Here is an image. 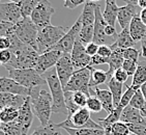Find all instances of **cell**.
Wrapping results in <instances>:
<instances>
[{
  "label": "cell",
  "instance_id": "obj_1",
  "mask_svg": "<svg viewBox=\"0 0 146 135\" xmlns=\"http://www.w3.org/2000/svg\"><path fill=\"white\" fill-rule=\"evenodd\" d=\"M48 84L38 85L29 92L32 110L34 116L40 122V126H47L51 123L50 118L53 113V99L50 93Z\"/></svg>",
  "mask_w": 146,
  "mask_h": 135
},
{
  "label": "cell",
  "instance_id": "obj_2",
  "mask_svg": "<svg viewBox=\"0 0 146 135\" xmlns=\"http://www.w3.org/2000/svg\"><path fill=\"white\" fill-rule=\"evenodd\" d=\"M42 76L47 81L50 93L52 95V99H53L52 111L53 113H62V114L68 116V108L65 105L64 90H63V86L58 78L56 69L52 68L49 71H47L45 74H42Z\"/></svg>",
  "mask_w": 146,
  "mask_h": 135
},
{
  "label": "cell",
  "instance_id": "obj_3",
  "mask_svg": "<svg viewBox=\"0 0 146 135\" xmlns=\"http://www.w3.org/2000/svg\"><path fill=\"white\" fill-rule=\"evenodd\" d=\"M11 52V60L9 65H4L5 69H34L36 65L39 53L30 46L22 44Z\"/></svg>",
  "mask_w": 146,
  "mask_h": 135
},
{
  "label": "cell",
  "instance_id": "obj_4",
  "mask_svg": "<svg viewBox=\"0 0 146 135\" xmlns=\"http://www.w3.org/2000/svg\"><path fill=\"white\" fill-rule=\"evenodd\" d=\"M68 28L63 26H54L49 25L44 28L38 29L37 33V51L39 54H42L50 51L56 45L57 43L64 37L68 32Z\"/></svg>",
  "mask_w": 146,
  "mask_h": 135
},
{
  "label": "cell",
  "instance_id": "obj_5",
  "mask_svg": "<svg viewBox=\"0 0 146 135\" xmlns=\"http://www.w3.org/2000/svg\"><path fill=\"white\" fill-rule=\"evenodd\" d=\"M6 70L9 72V78L14 79L19 84L28 88L29 92L38 85L47 84V81L34 69H11L9 68Z\"/></svg>",
  "mask_w": 146,
  "mask_h": 135
},
{
  "label": "cell",
  "instance_id": "obj_6",
  "mask_svg": "<svg viewBox=\"0 0 146 135\" xmlns=\"http://www.w3.org/2000/svg\"><path fill=\"white\" fill-rule=\"evenodd\" d=\"M14 31L18 39L27 46L37 50V33L38 28L31 21L30 18H22L17 24L14 25Z\"/></svg>",
  "mask_w": 146,
  "mask_h": 135
},
{
  "label": "cell",
  "instance_id": "obj_7",
  "mask_svg": "<svg viewBox=\"0 0 146 135\" xmlns=\"http://www.w3.org/2000/svg\"><path fill=\"white\" fill-rule=\"evenodd\" d=\"M92 67H86L80 70H76L66 86L63 88L64 92H82L90 97V79H91Z\"/></svg>",
  "mask_w": 146,
  "mask_h": 135
},
{
  "label": "cell",
  "instance_id": "obj_8",
  "mask_svg": "<svg viewBox=\"0 0 146 135\" xmlns=\"http://www.w3.org/2000/svg\"><path fill=\"white\" fill-rule=\"evenodd\" d=\"M54 11L55 9L49 0H42L33 9L30 19L36 25L37 28L42 29L46 26L51 25V18Z\"/></svg>",
  "mask_w": 146,
  "mask_h": 135
},
{
  "label": "cell",
  "instance_id": "obj_9",
  "mask_svg": "<svg viewBox=\"0 0 146 135\" xmlns=\"http://www.w3.org/2000/svg\"><path fill=\"white\" fill-rule=\"evenodd\" d=\"M82 28V21L81 18L79 17L75 24L68 30V32L65 33V35L62 37L56 45L54 46L51 50H58L62 53H70L73 50L75 43L78 39L79 34Z\"/></svg>",
  "mask_w": 146,
  "mask_h": 135
},
{
  "label": "cell",
  "instance_id": "obj_10",
  "mask_svg": "<svg viewBox=\"0 0 146 135\" xmlns=\"http://www.w3.org/2000/svg\"><path fill=\"white\" fill-rule=\"evenodd\" d=\"M107 22L103 17V13L101 11L100 4H96V21H94V35H93V42L98 45H108L111 46L115 43V39L106 35L105 29L107 26Z\"/></svg>",
  "mask_w": 146,
  "mask_h": 135
},
{
  "label": "cell",
  "instance_id": "obj_11",
  "mask_svg": "<svg viewBox=\"0 0 146 135\" xmlns=\"http://www.w3.org/2000/svg\"><path fill=\"white\" fill-rule=\"evenodd\" d=\"M90 111L84 107L80 108L74 112L73 114H68L66 120L61 123H59L58 127L64 129V128H72V129H81V128H86V125L90 120Z\"/></svg>",
  "mask_w": 146,
  "mask_h": 135
},
{
  "label": "cell",
  "instance_id": "obj_12",
  "mask_svg": "<svg viewBox=\"0 0 146 135\" xmlns=\"http://www.w3.org/2000/svg\"><path fill=\"white\" fill-rule=\"evenodd\" d=\"M55 69H56L59 80H60L62 86L64 88L70 81V77L73 76V74L76 71L73 65V61H72L70 53H63L61 58L59 59L58 62L55 65Z\"/></svg>",
  "mask_w": 146,
  "mask_h": 135
},
{
  "label": "cell",
  "instance_id": "obj_13",
  "mask_svg": "<svg viewBox=\"0 0 146 135\" xmlns=\"http://www.w3.org/2000/svg\"><path fill=\"white\" fill-rule=\"evenodd\" d=\"M62 55L63 53L58 50H50L45 53L39 54L37 63L34 68V70L40 75L45 74L47 71L56 65V63L58 62L59 59L61 58Z\"/></svg>",
  "mask_w": 146,
  "mask_h": 135
},
{
  "label": "cell",
  "instance_id": "obj_14",
  "mask_svg": "<svg viewBox=\"0 0 146 135\" xmlns=\"http://www.w3.org/2000/svg\"><path fill=\"white\" fill-rule=\"evenodd\" d=\"M33 110H32V105H31L30 97H27L24 102V104L19 108V114L16 120L17 124L21 127L24 135H28V131L30 129L32 121H33Z\"/></svg>",
  "mask_w": 146,
  "mask_h": 135
},
{
  "label": "cell",
  "instance_id": "obj_15",
  "mask_svg": "<svg viewBox=\"0 0 146 135\" xmlns=\"http://www.w3.org/2000/svg\"><path fill=\"white\" fill-rule=\"evenodd\" d=\"M70 57H72V61L76 70L89 67L91 62V56L87 54L85 45L82 42H80L79 39L76 41L73 50L70 52Z\"/></svg>",
  "mask_w": 146,
  "mask_h": 135
},
{
  "label": "cell",
  "instance_id": "obj_16",
  "mask_svg": "<svg viewBox=\"0 0 146 135\" xmlns=\"http://www.w3.org/2000/svg\"><path fill=\"white\" fill-rule=\"evenodd\" d=\"M22 18V11L19 4L11 1L6 3H0V20L4 22L17 24Z\"/></svg>",
  "mask_w": 146,
  "mask_h": 135
},
{
  "label": "cell",
  "instance_id": "obj_17",
  "mask_svg": "<svg viewBox=\"0 0 146 135\" xmlns=\"http://www.w3.org/2000/svg\"><path fill=\"white\" fill-rule=\"evenodd\" d=\"M0 93H7L18 96L28 97L29 90L22 86L9 77H0Z\"/></svg>",
  "mask_w": 146,
  "mask_h": 135
},
{
  "label": "cell",
  "instance_id": "obj_18",
  "mask_svg": "<svg viewBox=\"0 0 146 135\" xmlns=\"http://www.w3.org/2000/svg\"><path fill=\"white\" fill-rule=\"evenodd\" d=\"M139 9H140L139 6L132 5V4H125V5L119 7L117 15V22L119 23L121 29L129 27L133 18L135 17L136 15L140 14V13H138Z\"/></svg>",
  "mask_w": 146,
  "mask_h": 135
},
{
  "label": "cell",
  "instance_id": "obj_19",
  "mask_svg": "<svg viewBox=\"0 0 146 135\" xmlns=\"http://www.w3.org/2000/svg\"><path fill=\"white\" fill-rule=\"evenodd\" d=\"M90 95L91 96L94 95L101 101L103 108H104V110L107 111L108 114L115 109V106H114V103H113V96L110 90H101L98 86L92 87V88H90Z\"/></svg>",
  "mask_w": 146,
  "mask_h": 135
},
{
  "label": "cell",
  "instance_id": "obj_20",
  "mask_svg": "<svg viewBox=\"0 0 146 135\" xmlns=\"http://www.w3.org/2000/svg\"><path fill=\"white\" fill-rule=\"evenodd\" d=\"M120 121L125 124H146V118L141 114V111L132 106H127L123 108L121 113Z\"/></svg>",
  "mask_w": 146,
  "mask_h": 135
},
{
  "label": "cell",
  "instance_id": "obj_21",
  "mask_svg": "<svg viewBox=\"0 0 146 135\" xmlns=\"http://www.w3.org/2000/svg\"><path fill=\"white\" fill-rule=\"evenodd\" d=\"M122 110H123V108L118 105L115 109L113 110L112 112L108 114L107 118H98V120H96V121L98 122V124L104 128L105 135H110V132H111V126L114 125L115 123H117V122L120 121Z\"/></svg>",
  "mask_w": 146,
  "mask_h": 135
},
{
  "label": "cell",
  "instance_id": "obj_22",
  "mask_svg": "<svg viewBox=\"0 0 146 135\" xmlns=\"http://www.w3.org/2000/svg\"><path fill=\"white\" fill-rule=\"evenodd\" d=\"M129 30L135 42H141L143 39L144 35L146 33V25L142 22V20L140 18V14L136 15L135 17L133 18V20L131 21L129 25Z\"/></svg>",
  "mask_w": 146,
  "mask_h": 135
},
{
  "label": "cell",
  "instance_id": "obj_23",
  "mask_svg": "<svg viewBox=\"0 0 146 135\" xmlns=\"http://www.w3.org/2000/svg\"><path fill=\"white\" fill-rule=\"evenodd\" d=\"M146 82V58L140 56L138 61V68L135 75L133 76L132 83L129 86L135 90H140V87Z\"/></svg>",
  "mask_w": 146,
  "mask_h": 135
},
{
  "label": "cell",
  "instance_id": "obj_24",
  "mask_svg": "<svg viewBox=\"0 0 146 135\" xmlns=\"http://www.w3.org/2000/svg\"><path fill=\"white\" fill-rule=\"evenodd\" d=\"M27 97L18 96L13 94L0 93V110H2L5 107H15L19 109L25 102Z\"/></svg>",
  "mask_w": 146,
  "mask_h": 135
},
{
  "label": "cell",
  "instance_id": "obj_25",
  "mask_svg": "<svg viewBox=\"0 0 146 135\" xmlns=\"http://www.w3.org/2000/svg\"><path fill=\"white\" fill-rule=\"evenodd\" d=\"M136 45V42L133 39L132 35L129 33V27L124 29H121V31L118 33V37L116 39L115 43L111 45V49H116V48H119V49H127V48H132V47H135Z\"/></svg>",
  "mask_w": 146,
  "mask_h": 135
},
{
  "label": "cell",
  "instance_id": "obj_26",
  "mask_svg": "<svg viewBox=\"0 0 146 135\" xmlns=\"http://www.w3.org/2000/svg\"><path fill=\"white\" fill-rule=\"evenodd\" d=\"M112 55L109 57V61H108V65H109V70L107 71V74L109 76V79L112 78L115 71L122 68L123 65L124 58H123V54H122V49L116 48L113 49Z\"/></svg>",
  "mask_w": 146,
  "mask_h": 135
},
{
  "label": "cell",
  "instance_id": "obj_27",
  "mask_svg": "<svg viewBox=\"0 0 146 135\" xmlns=\"http://www.w3.org/2000/svg\"><path fill=\"white\" fill-rule=\"evenodd\" d=\"M118 11L119 7L116 3V0H106V7L103 11V17L107 24L115 26V23L117 22Z\"/></svg>",
  "mask_w": 146,
  "mask_h": 135
},
{
  "label": "cell",
  "instance_id": "obj_28",
  "mask_svg": "<svg viewBox=\"0 0 146 135\" xmlns=\"http://www.w3.org/2000/svg\"><path fill=\"white\" fill-rule=\"evenodd\" d=\"M96 4L94 2L86 1V3H84V9H83L81 16H80L82 21V26L94 25V21H96Z\"/></svg>",
  "mask_w": 146,
  "mask_h": 135
},
{
  "label": "cell",
  "instance_id": "obj_29",
  "mask_svg": "<svg viewBox=\"0 0 146 135\" xmlns=\"http://www.w3.org/2000/svg\"><path fill=\"white\" fill-rule=\"evenodd\" d=\"M108 87H109V90L111 92L113 96V103H114V106L116 107L119 105L121 100V97H122V92H123V83L117 81L114 77L109 79L108 81Z\"/></svg>",
  "mask_w": 146,
  "mask_h": 135
},
{
  "label": "cell",
  "instance_id": "obj_30",
  "mask_svg": "<svg viewBox=\"0 0 146 135\" xmlns=\"http://www.w3.org/2000/svg\"><path fill=\"white\" fill-rule=\"evenodd\" d=\"M30 135H65V134L62 131V128L58 127L57 124L50 123L47 126H40L38 128H36Z\"/></svg>",
  "mask_w": 146,
  "mask_h": 135
},
{
  "label": "cell",
  "instance_id": "obj_31",
  "mask_svg": "<svg viewBox=\"0 0 146 135\" xmlns=\"http://www.w3.org/2000/svg\"><path fill=\"white\" fill-rule=\"evenodd\" d=\"M109 80L107 72L103 70H96L92 67L91 69V79H90V88L104 84Z\"/></svg>",
  "mask_w": 146,
  "mask_h": 135
},
{
  "label": "cell",
  "instance_id": "obj_32",
  "mask_svg": "<svg viewBox=\"0 0 146 135\" xmlns=\"http://www.w3.org/2000/svg\"><path fill=\"white\" fill-rule=\"evenodd\" d=\"M19 109L15 107H5L0 110V120L2 123H11L17 120Z\"/></svg>",
  "mask_w": 146,
  "mask_h": 135
},
{
  "label": "cell",
  "instance_id": "obj_33",
  "mask_svg": "<svg viewBox=\"0 0 146 135\" xmlns=\"http://www.w3.org/2000/svg\"><path fill=\"white\" fill-rule=\"evenodd\" d=\"M64 130L70 135H105L104 130L98 129H87V128L72 129V128H64Z\"/></svg>",
  "mask_w": 146,
  "mask_h": 135
},
{
  "label": "cell",
  "instance_id": "obj_34",
  "mask_svg": "<svg viewBox=\"0 0 146 135\" xmlns=\"http://www.w3.org/2000/svg\"><path fill=\"white\" fill-rule=\"evenodd\" d=\"M42 0H24V2L21 5L23 18H30L33 9L36 7V5Z\"/></svg>",
  "mask_w": 146,
  "mask_h": 135
},
{
  "label": "cell",
  "instance_id": "obj_35",
  "mask_svg": "<svg viewBox=\"0 0 146 135\" xmlns=\"http://www.w3.org/2000/svg\"><path fill=\"white\" fill-rule=\"evenodd\" d=\"M131 131L127 126V124L123 123V122H117L114 125L111 126V132L110 135H129Z\"/></svg>",
  "mask_w": 146,
  "mask_h": 135
},
{
  "label": "cell",
  "instance_id": "obj_36",
  "mask_svg": "<svg viewBox=\"0 0 146 135\" xmlns=\"http://www.w3.org/2000/svg\"><path fill=\"white\" fill-rule=\"evenodd\" d=\"M86 108L89 110L90 112H93V113L101 112L102 110L104 109L101 101H100V100H98L94 95H92V96H90L89 98H88Z\"/></svg>",
  "mask_w": 146,
  "mask_h": 135
},
{
  "label": "cell",
  "instance_id": "obj_37",
  "mask_svg": "<svg viewBox=\"0 0 146 135\" xmlns=\"http://www.w3.org/2000/svg\"><path fill=\"white\" fill-rule=\"evenodd\" d=\"M122 54H123V58L127 59V60H132V61H135L138 63L139 59L141 56V51L136 49L135 47H132V48H127L122 50Z\"/></svg>",
  "mask_w": 146,
  "mask_h": 135
},
{
  "label": "cell",
  "instance_id": "obj_38",
  "mask_svg": "<svg viewBox=\"0 0 146 135\" xmlns=\"http://www.w3.org/2000/svg\"><path fill=\"white\" fill-rule=\"evenodd\" d=\"M146 103V100L144 98V96L142 95V92L140 90H136L135 95L133 96L132 100L129 102V106L134 107V108H137V109L140 110L142 107L144 106V104Z\"/></svg>",
  "mask_w": 146,
  "mask_h": 135
},
{
  "label": "cell",
  "instance_id": "obj_39",
  "mask_svg": "<svg viewBox=\"0 0 146 135\" xmlns=\"http://www.w3.org/2000/svg\"><path fill=\"white\" fill-rule=\"evenodd\" d=\"M89 97L86 94L82 93V92H76L73 93V100L74 103L79 107V108H84L87 105V100Z\"/></svg>",
  "mask_w": 146,
  "mask_h": 135
},
{
  "label": "cell",
  "instance_id": "obj_40",
  "mask_svg": "<svg viewBox=\"0 0 146 135\" xmlns=\"http://www.w3.org/2000/svg\"><path fill=\"white\" fill-rule=\"evenodd\" d=\"M136 90L134 88H132L131 86H127V90L124 92V94L122 95L121 97V100H120V103H119V106H121L122 108H125L127 106L129 105V102L132 100L133 96L135 95Z\"/></svg>",
  "mask_w": 146,
  "mask_h": 135
},
{
  "label": "cell",
  "instance_id": "obj_41",
  "mask_svg": "<svg viewBox=\"0 0 146 135\" xmlns=\"http://www.w3.org/2000/svg\"><path fill=\"white\" fill-rule=\"evenodd\" d=\"M137 68H138L137 62L124 59L123 65H122V69L129 74V76H134V75H135L136 71H137Z\"/></svg>",
  "mask_w": 146,
  "mask_h": 135
},
{
  "label": "cell",
  "instance_id": "obj_42",
  "mask_svg": "<svg viewBox=\"0 0 146 135\" xmlns=\"http://www.w3.org/2000/svg\"><path fill=\"white\" fill-rule=\"evenodd\" d=\"M129 131L136 135H146V124H129Z\"/></svg>",
  "mask_w": 146,
  "mask_h": 135
},
{
  "label": "cell",
  "instance_id": "obj_43",
  "mask_svg": "<svg viewBox=\"0 0 146 135\" xmlns=\"http://www.w3.org/2000/svg\"><path fill=\"white\" fill-rule=\"evenodd\" d=\"M113 77H114L117 81L121 82V83H125V82L127 81V78H129V74H127L122 68H120V69H118V70L115 71Z\"/></svg>",
  "mask_w": 146,
  "mask_h": 135
},
{
  "label": "cell",
  "instance_id": "obj_44",
  "mask_svg": "<svg viewBox=\"0 0 146 135\" xmlns=\"http://www.w3.org/2000/svg\"><path fill=\"white\" fill-rule=\"evenodd\" d=\"M112 49L111 47L108 45H101L98 47V54L100 56L104 57V58H109L111 55H112Z\"/></svg>",
  "mask_w": 146,
  "mask_h": 135
},
{
  "label": "cell",
  "instance_id": "obj_45",
  "mask_svg": "<svg viewBox=\"0 0 146 135\" xmlns=\"http://www.w3.org/2000/svg\"><path fill=\"white\" fill-rule=\"evenodd\" d=\"M11 60V50H0V62L2 65H9Z\"/></svg>",
  "mask_w": 146,
  "mask_h": 135
},
{
  "label": "cell",
  "instance_id": "obj_46",
  "mask_svg": "<svg viewBox=\"0 0 146 135\" xmlns=\"http://www.w3.org/2000/svg\"><path fill=\"white\" fill-rule=\"evenodd\" d=\"M86 1L87 0H63V2H64L63 6L66 9H74L80 6L81 4H83V3H86Z\"/></svg>",
  "mask_w": 146,
  "mask_h": 135
},
{
  "label": "cell",
  "instance_id": "obj_47",
  "mask_svg": "<svg viewBox=\"0 0 146 135\" xmlns=\"http://www.w3.org/2000/svg\"><path fill=\"white\" fill-rule=\"evenodd\" d=\"M108 61H109V58H104V57L100 56L98 54H96V55H94V56L91 57V62H90L89 67L105 65V63H108Z\"/></svg>",
  "mask_w": 146,
  "mask_h": 135
},
{
  "label": "cell",
  "instance_id": "obj_48",
  "mask_svg": "<svg viewBox=\"0 0 146 135\" xmlns=\"http://www.w3.org/2000/svg\"><path fill=\"white\" fill-rule=\"evenodd\" d=\"M98 47H100V45L96 44L94 42H91V43H89V44H87V45L85 46V48H86V52H87L88 55L91 56V57L98 54Z\"/></svg>",
  "mask_w": 146,
  "mask_h": 135
},
{
  "label": "cell",
  "instance_id": "obj_49",
  "mask_svg": "<svg viewBox=\"0 0 146 135\" xmlns=\"http://www.w3.org/2000/svg\"><path fill=\"white\" fill-rule=\"evenodd\" d=\"M105 32H106V35H107V37H111V39H114L116 41V39H117V37H118V33L115 29V26L109 25V24H108V25L106 26Z\"/></svg>",
  "mask_w": 146,
  "mask_h": 135
},
{
  "label": "cell",
  "instance_id": "obj_50",
  "mask_svg": "<svg viewBox=\"0 0 146 135\" xmlns=\"http://www.w3.org/2000/svg\"><path fill=\"white\" fill-rule=\"evenodd\" d=\"M11 41L9 37H0V50H9Z\"/></svg>",
  "mask_w": 146,
  "mask_h": 135
},
{
  "label": "cell",
  "instance_id": "obj_51",
  "mask_svg": "<svg viewBox=\"0 0 146 135\" xmlns=\"http://www.w3.org/2000/svg\"><path fill=\"white\" fill-rule=\"evenodd\" d=\"M141 56L146 58V33L144 35L143 39L141 41Z\"/></svg>",
  "mask_w": 146,
  "mask_h": 135
},
{
  "label": "cell",
  "instance_id": "obj_52",
  "mask_svg": "<svg viewBox=\"0 0 146 135\" xmlns=\"http://www.w3.org/2000/svg\"><path fill=\"white\" fill-rule=\"evenodd\" d=\"M140 18H141V20H142V22H143L144 24L146 25V9H141V11H140Z\"/></svg>",
  "mask_w": 146,
  "mask_h": 135
},
{
  "label": "cell",
  "instance_id": "obj_53",
  "mask_svg": "<svg viewBox=\"0 0 146 135\" xmlns=\"http://www.w3.org/2000/svg\"><path fill=\"white\" fill-rule=\"evenodd\" d=\"M138 6L140 9H146V0H138Z\"/></svg>",
  "mask_w": 146,
  "mask_h": 135
},
{
  "label": "cell",
  "instance_id": "obj_54",
  "mask_svg": "<svg viewBox=\"0 0 146 135\" xmlns=\"http://www.w3.org/2000/svg\"><path fill=\"white\" fill-rule=\"evenodd\" d=\"M140 90L142 92V95H143L144 98H145V100H146V82L140 87Z\"/></svg>",
  "mask_w": 146,
  "mask_h": 135
},
{
  "label": "cell",
  "instance_id": "obj_55",
  "mask_svg": "<svg viewBox=\"0 0 146 135\" xmlns=\"http://www.w3.org/2000/svg\"><path fill=\"white\" fill-rule=\"evenodd\" d=\"M140 111H141V114L143 116V118H146V103L144 104V106L140 109Z\"/></svg>",
  "mask_w": 146,
  "mask_h": 135
},
{
  "label": "cell",
  "instance_id": "obj_56",
  "mask_svg": "<svg viewBox=\"0 0 146 135\" xmlns=\"http://www.w3.org/2000/svg\"><path fill=\"white\" fill-rule=\"evenodd\" d=\"M11 2H14V3H17V4H19L20 6L22 5V3L24 2V0H9Z\"/></svg>",
  "mask_w": 146,
  "mask_h": 135
},
{
  "label": "cell",
  "instance_id": "obj_57",
  "mask_svg": "<svg viewBox=\"0 0 146 135\" xmlns=\"http://www.w3.org/2000/svg\"><path fill=\"white\" fill-rule=\"evenodd\" d=\"M88 1H91V2H98V1H102V0H88Z\"/></svg>",
  "mask_w": 146,
  "mask_h": 135
},
{
  "label": "cell",
  "instance_id": "obj_58",
  "mask_svg": "<svg viewBox=\"0 0 146 135\" xmlns=\"http://www.w3.org/2000/svg\"><path fill=\"white\" fill-rule=\"evenodd\" d=\"M0 135H5V134H4V133H3L2 130H0Z\"/></svg>",
  "mask_w": 146,
  "mask_h": 135
},
{
  "label": "cell",
  "instance_id": "obj_59",
  "mask_svg": "<svg viewBox=\"0 0 146 135\" xmlns=\"http://www.w3.org/2000/svg\"><path fill=\"white\" fill-rule=\"evenodd\" d=\"M1 125H2V122H1V120H0V128H1Z\"/></svg>",
  "mask_w": 146,
  "mask_h": 135
},
{
  "label": "cell",
  "instance_id": "obj_60",
  "mask_svg": "<svg viewBox=\"0 0 146 135\" xmlns=\"http://www.w3.org/2000/svg\"><path fill=\"white\" fill-rule=\"evenodd\" d=\"M129 135H136V134H133V133H131V134H129Z\"/></svg>",
  "mask_w": 146,
  "mask_h": 135
},
{
  "label": "cell",
  "instance_id": "obj_61",
  "mask_svg": "<svg viewBox=\"0 0 146 135\" xmlns=\"http://www.w3.org/2000/svg\"><path fill=\"white\" fill-rule=\"evenodd\" d=\"M1 65H1V62H0V67H1Z\"/></svg>",
  "mask_w": 146,
  "mask_h": 135
}]
</instances>
